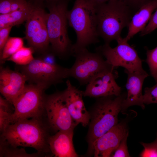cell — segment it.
<instances>
[{"label":"cell","mask_w":157,"mask_h":157,"mask_svg":"<svg viewBox=\"0 0 157 157\" xmlns=\"http://www.w3.org/2000/svg\"><path fill=\"white\" fill-rule=\"evenodd\" d=\"M26 81V76L20 72L1 67L0 92L13 105L24 90Z\"/></svg>","instance_id":"obj_15"},{"label":"cell","mask_w":157,"mask_h":157,"mask_svg":"<svg viewBox=\"0 0 157 157\" xmlns=\"http://www.w3.org/2000/svg\"><path fill=\"white\" fill-rule=\"evenodd\" d=\"M23 38L9 37L0 54L1 64L3 63L8 58L23 47Z\"/></svg>","instance_id":"obj_20"},{"label":"cell","mask_w":157,"mask_h":157,"mask_svg":"<svg viewBox=\"0 0 157 157\" xmlns=\"http://www.w3.org/2000/svg\"><path fill=\"white\" fill-rule=\"evenodd\" d=\"M128 132L125 123L117 124L94 141L91 154L95 157L111 156Z\"/></svg>","instance_id":"obj_14"},{"label":"cell","mask_w":157,"mask_h":157,"mask_svg":"<svg viewBox=\"0 0 157 157\" xmlns=\"http://www.w3.org/2000/svg\"><path fill=\"white\" fill-rule=\"evenodd\" d=\"M126 97L121 94L97 98L90 113L87 138L90 154L94 141L118 124V114L121 111L122 103Z\"/></svg>","instance_id":"obj_5"},{"label":"cell","mask_w":157,"mask_h":157,"mask_svg":"<svg viewBox=\"0 0 157 157\" xmlns=\"http://www.w3.org/2000/svg\"><path fill=\"white\" fill-rule=\"evenodd\" d=\"M70 0L46 2L49 10L47 25L51 49L56 56L65 60L73 55V44L68 33V6Z\"/></svg>","instance_id":"obj_2"},{"label":"cell","mask_w":157,"mask_h":157,"mask_svg":"<svg viewBox=\"0 0 157 157\" xmlns=\"http://www.w3.org/2000/svg\"><path fill=\"white\" fill-rule=\"evenodd\" d=\"M66 85L63 94L70 115L77 125L81 124L86 127L89 124L90 115L85 106L83 91L74 86L69 80H67Z\"/></svg>","instance_id":"obj_13"},{"label":"cell","mask_w":157,"mask_h":157,"mask_svg":"<svg viewBox=\"0 0 157 157\" xmlns=\"http://www.w3.org/2000/svg\"><path fill=\"white\" fill-rule=\"evenodd\" d=\"M127 75L126 88L127 94L123 100L121 111H125L129 107L134 105L145 108L142 88L144 79L149 75L145 71L142 72H131L125 70Z\"/></svg>","instance_id":"obj_16"},{"label":"cell","mask_w":157,"mask_h":157,"mask_svg":"<svg viewBox=\"0 0 157 157\" xmlns=\"http://www.w3.org/2000/svg\"><path fill=\"white\" fill-rule=\"evenodd\" d=\"M144 149L141 154L142 157H157V135L155 140L149 143L141 142Z\"/></svg>","instance_id":"obj_26"},{"label":"cell","mask_w":157,"mask_h":157,"mask_svg":"<svg viewBox=\"0 0 157 157\" xmlns=\"http://www.w3.org/2000/svg\"><path fill=\"white\" fill-rule=\"evenodd\" d=\"M14 111L13 105L5 98L0 96V130L2 133L10 124V118Z\"/></svg>","instance_id":"obj_22"},{"label":"cell","mask_w":157,"mask_h":157,"mask_svg":"<svg viewBox=\"0 0 157 157\" xmlns=\"http://www.w3.org/2000/svg\"><path fill=\"white\" fill-rule=\"evenodd\" d=\"M28 2L27 0H11V12L24 7L28 4Z\"/></svg>","instance_id":"obj_33"},{"label":"cell","mask_w":157,"mask_h":157,"mask_svg":"<svg viewBox=\"0 0 157 157\" xmlns=\"http://www.w3.org/2000/svg\"><path fill=\"white\" fill-rule=\"evenodd\" d=\"M157 28V9L152 14L144 28L140 32V36H144L151 33Z\"/></svg>","instance_id":"obj_28"},{"label":"cell","mask_w":157,"mask_h":157,"mask_svg":"<svg viewBox=\"0 0 157 157\" xmlns=\"http://www.w3.org/2000/svg\"><path fill=\"white\" fill-rule=\"evenodd\" d=\"M17 67L30 83L40 85L46 89L52 85L61 83L64 79L69 77V68L58 64L46 63L38 57L27 65H18Z\"/></svg>","instance_id":"obj_8"},{"label":"cell","mask_w":157,"mask_h":157,"mask_svg":"<svg viewBox=\"0 0 157 157\" xmlns=\"http://www.w3.org/2000/svg\"><path fill=\"white\" fill-rule=\"evenodd\" d=\"M33 6V2L29 1L24 7L5 14L0 15V29L8 26L20 24L27 20Z\"/></svg>","instance_id":"obj_19"},{"label":"cell","mask_w":157,"mask_h":157,"mask_svg":"<svg viewBox=\"0 0 157 157\" xmlns=\"http://www.w3.org/2000/svg\"><path fill=\"white\" fill-rule=\"evenodd\" d=\"M46 89L37 84L26 85L13 105L14 111L10 118V124L21 120L44 116V91Z\"/></svg>","instance_id":"obj_6"},{"label":"cell","mask_w":157,"mask_h":157,"mask_svg":"<svg viewBox=\"0 0 157 157\" xmlns=\"http://www.w3.org/2000/svg\"><path fill=\"white\" fill-rule=\"evenodd\" d=\"M95 8L98 34L106 44L122 38V29L128 26L135 13L122 0H111Z\"/></svg>","instance_id":"obj_4"},{"label":"cell","mask_w":157,"mask_h":157,"mask_svg":"<svg viewBox=\"0 0 157 157\" xmlns=\"http://www.w3.org/2000/svg\"><path fill=\"white\" fill-rule=\"evenodd\" d=\"M157 9V0L143 5L134 14L128 26V32L124 38L128 41L145 28L154 10Z\"/></svg>","instance_id":"obj_18"},{"label":"cell","mask_w":157,"mask_h":157,"mask_svg":"<svg viewBox=\"0 0 157 157\" xmlns=\"http://www.w3.org/2000/svg\"><path fill=\"white\" fill-rule=\"evenodd\" d=\"M74 63L69 68V77L76 79L81 85H87L96 75L105 70L115 68L99 52L92 53L87 48L74 52Z\"/></svg>","instance_id":"obj_7"},{"label":"cell","mask_w":157,"mask_h":157,"mask_svg":"<svg viewBox=\"0 0 157 157\" xmlns=\"http://www.w3.org/2000/svg\"><path fill=\"white\" fill-rule=\"evenodd\" d=\"M12 27L8 26L0 29V54L9 38V34Z\"/></svg>","instance_id":"obj_31"},{"label":"cell","mask_w":157,"mask_h":157,"mask_svg":"<svg viewBox=\"0 0 157 157\" xmlns=\"http://www.w3.org/2000/svg\"><path fill=\"white\" fill-rule=\"evenodd\" d=\"M56 56L50 47L47 50L42 54L41 56L38 58L46 63L54 65L57 64L56 62Z\"/></svg>","instance_id":"obj_29"},{"label":"cell","mask_w":157,"mask_h":157,"mask_svg":"<svg viewBox=\"0 0 157 157\" xmlns=\"http://www.w3.org/2000/svg\"><path fill=\"white\" fill-rule=\"evenodd\" d=\"M143 100L147 104H157V83L153 87L145 88Z\"/></svg>","instance_id":"obj_25"},{"label":"cell","mask_w":157,"mask_h":157,"mask_svg":"<svg viewBox=\"0 0 157 157\" xmlns=\"http://www.w3.org/2000/svg\"><path fill=\"white\" fill-rule=\"evenodd\" d=\"M74 131H62L51 135L49 148L52 156L56 157H77L73 144Z\"/></svg>","instance_id":"obj_17"},{"label":"cell","mask_w":157,"mask_h":157,"mask_svg":"<svg viewBox=\"0 0 157 157\" xmlns=\"http://www.w3.org/2000/svg\"><path fill=\"white\" fill-rule=\"evenodd\" d=\"M135 13L142 6L153 0H122Z\"/></svg>","instance_id":"obj_30"},{"label":"cell","mask_w":157,"mask_h":157,"mask_svg":"<svg viewBox=\"0 0 157 157\" xmlns=\"http://www.w3.org/2000/svg\"><path fill=\"white\" fill-rule=\"evenodd\" d=\"M0 146V157H35L42 156L37 152L34 154H28L24 149L14 147L1 140Z\"/></svg>","instance_id":"obj_21"},{"label":"cell","mask_w":157,"mask_h":157,"mask_svg":"<svg viewBox=\"0 0 157 157\" xmlns=\"http://www.w3.org/2000/svg\"><path fill=\"white\" fill-rule=\"evenodd\" d=\"M34 52L30 47L24 46L13 54L6 60L13 62L18 65H24L29 63L35 58L33 56Z\"/></svg>","instance_id":"obj_23"},{"label":"cell","mask_w":157,"mask_h":157,"mask_svg":"<svg viewBox=\"0 0 157 157\" xmlns=\"http://www.w3.org/2000/svg\"><path fill=\"white\" fill-rule=\"evenodd\" d=\"M117 41V45L114 48L104 44L96 48L95 51L100 53L109 65L115 68L121 67L129 72L144 71L142 60L128 41L122 37Z\"/></svg>","instance_id":"obj_9"},{"label":"cell","mask_w":157,"mask_h":157,"mask_svg":"<svg viewBox=\"0 0 157 157\" xmlns=\"http://www.w3.org/2000/svg\"><path fill=\"white\" fill-rule=\"evenodd\" d=\"M33 2V1H32ZM33 6L25 24V38L34 52L42 54L49 48L47 13L42 3L33 2Z\"/></svg>","instance_id":"obj_10"},{"label":"cell","mask_w":157,"mask_h":157,"mask_svg":"<svg viewBox=\"0 0 157 157\" xmlns=\"http://www.w3.org/2000/svg\"><path fill=\"white\" fill-rule=\"evenodd\" d=\"M44 106L45 115L51 130L56 132L74 131L77 125L70 115L62 91L45 94Z\"/></svg>","instance_id":"obj_11"},{"label":"cell","mask_w":157,"mask_h":157,"mask_svg":"<svg viewBox=\"0 0 157 157\" xmlns=\"http://www.w3.org/2000/svg\"><path fill=\"white\" fill-rule=\"evenodd\" d=\"M115 69L105 70L96 75L83 91V96L97 98L120 94L121 88L115 81L118 75Z\"/></svg>","instance_id":"obj_12"},{"label":"cell","mask_w":157,"mask_h":157,"mask_svg":"<svg viewBox=\"0 0 157 157\" xmlns=\"http://www.w3.org/2000/svg\"><path fill=\"white\" fill-rule=\"evenodd\" d=\"M146 61L148 65L150 74L157 83V46L154 49H147Z\"/></svg>","instance_id":"obj_24"},{"label":"cell","mask_w":157,"mask_h":157,"mask_svg":"<svg viewBox=\"0 0 157 157\" xmlns=\"http://www.w3.org/2000/svg\"><path fill=\"white\" fill-rule=\"evenodd\" d=\"M111 0H89L95 7L106 3Z\"/></svg>","instance_id":"obj_34"},{"label":"cell","mask_w":157,"mask_h":157,"mask_svg":"<svg viewBox=\"0 0 157 157\" xmlns=\"http://www.w3.org/2000/svg\"><path fill=\"white\" fill-rule=\"evenodd\" d=\"M129 134L128 131L122 139L118 147L115 151L113 157H130L127 145V139Z\"/></svg>","instance_id":"obj_27"},{"label":"cell","mask_w":157,"mask_h":157,"mask_svg":"<svg viewBox=\"0 0 157 157\" xmlns=\"http://www.w3.org/2000/svg\"><path fill=\"white\" fill-rule=\"evenodd\" d=\"M51 129L45 116L18 121L9 124L0 140L15 147H31L42 156H52L49 145Z\"/></svg>","instance_id":"obj_1"},{"label":"cell","mask_w":157,"mask_h":157,"mask_svg":"<svg viewBox=\"0 0 157 157\" xmlns=\"http://www.w3.org/2000/svg\"><path fill=\"white\" fill-rule=\"evenodd\" d=\"M31 1L33 2L40 3H42L44 1H46V2L48 1H51L52 0H31Z\"/></svg>","instance_id":"obj_35"},{"label":"cell","mask_w":157,"mask_h":157,"mask_svg":"<svg viewBox=\"0 0 157 157\" xmlns=\"http://www.w3.org/2000/svg\"><path fill=\"white\" fill-rule=\"evenodd\" d=\"M67 18L69 25L74 29L76 36L73 55L99 42L95 7L89 0H75L72 9L68 11Z\"/></svg>","instance_id":"obj_3"},{"label":"cell","mask_w":157,"mask_h":157,"mask_svg":"<svg viewBox=\"0 0 157 157\" xmlns=\"http://www.w3.org/2000/svg\"><path fill=\"white\" fill-rule=\"evenodd\" d=\"M11 0H0V14H5L11 12Z\"/></svg>","instance_id":"obj_32"}]
</instances>
